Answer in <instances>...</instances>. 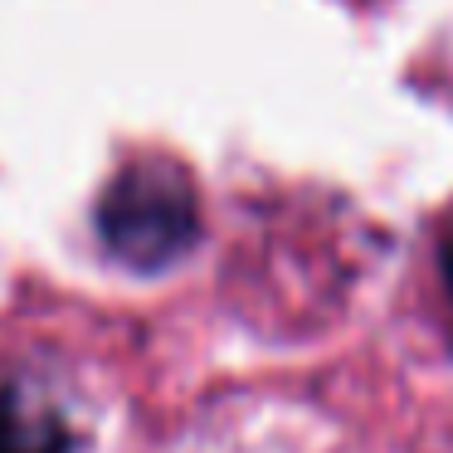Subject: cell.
Instances as JSON below:
<instances>
[{"instance_id":"6da1fadb","label":"cell","mask_w":453,"mask_h":453,"mask_svg":"<svg viewBox=\"0 0 453 453\" xmlns=\"http://www.w3.org/2000/svg\"><path fill=\"white\" fill-rule=\"evenodd\" d=\"M98 234L137 273H161L200 239V200L176 161H132L98 200Z\"/></svg>"},{"instance_id":"7a4b0ae2","label":"cell","mask_w":453,"mask_h":453,"mask_svg":"<svg viewBox=\"0 0 453 453\" xmlns=\"http://www.w3.org/2000/svg\"><path fill=\"white\" fill-rule=\"evenodd\" d=\"M0 453H73V434L54 410L0 390Z\"/></svg>"},{"instance_id":"3957f363","label":"cell","mask_w":453,"mask_h":453,"mask_svg":"<svg viewBox=\"0 0 453 453\" xmlns=\"http://www.w3.org/2000/svg\"><path fill=\"white\" fill-rule=\"evenodd\" d=\"M439 268H443V283H449V293H453V215H449L443 239H439Z\"/></svg>"}]
</instances>
